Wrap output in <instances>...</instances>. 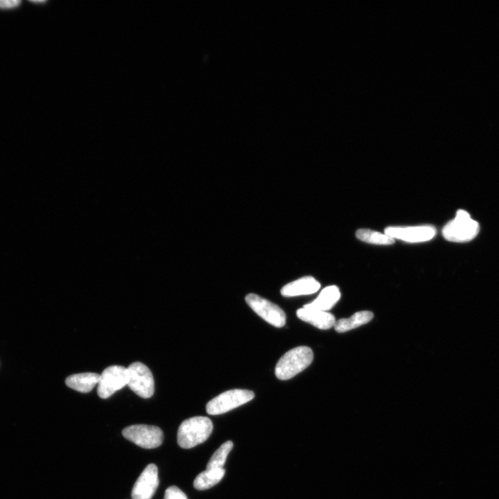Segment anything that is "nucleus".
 <instances>
[{
  "mask_svg": "<svg viewBox=\"0 0 499 499\" xmlns=\"http://www.w3.org/2000/svg\"><path fill=\"white\" fill-rule=\"evenodd\" d=\"M358 240L368 244L376 245H392L395 240L385 233L370 229H359L356 233Z\"/></svg>",
  "mask_w": 499,
  "mask_h": 499,
  "instance_id": "obj_17",
  "label": "nucleus"
},
{
  "mask_svg": "<svg viewBox=\"0 0 499 499\" xmlns=\"http://www.w3.org/2000/svg\"><path fill=\"white\" fill-rule=\"evenodd\" d=\"M246 302L258 316L272 326L285 325L286 314L279 306L254 294H248Z\"/></svg>",
  "mask_w": 499,
  "mask_h": 499,
  "instance_id": "obj_8",
  "label": "nucleus"
},
{
  "mask_svg": "<svg viewBox=\"0 0 499 499\" xmlns=\"http://www.w3.org/2000/svg\"><path fill=\"white\" fill-rule=\"evenodd\" d=\"M384 233L393 239L409 243H421L431 240L436 235V229L428 225L417 227H391Z\"/></svg>",
  "mask_w": 499,
  "mask_h": 499,
  "instance_id": "obj_9",
  "label": "nucleus"
},
{
  "mask_svg": "<svg viewBox=\"0 0 499 499\" xmlns=\"http://www.w3.org/2000/svg\"><path fill=\"white\" fill-rule=\"evenodd\" d=\"M341 292L338 287L333 285L322 290L318 297L311 303L304 305V308L322 311L332 309L340 300Z\"/></svg>",
  "mask_w": 499,
  "mask_h": 499,
  "instance_id": "obj_13",
  "label": "nucleus"
},
{
  "mask_svg": "<svg viewBox=\"0 0 499 499\" xmlns=\"http://www.w3.org/2000/svg\"><path fill=\"white\" fill-rule=\"evenodd\" d=\"M123 434L126 439L144 449L157 448L164 439L162 431L155 426L132 425L125 428Z\"/></svg>",
  "mask_w": 499,
  "mask_h": 499,
  "instance_id": "obj_7",
  "label": "nucleus"
},
{
  "mask_svg": "<svg viewBox=\"0 0 499 499\" xmlns=\"http://www.w3.org/2000/svg\"><path fill=\"white\" fill-rule=\"evenodd\" d=\"M313 360L314 353L310 348H296L287 352L277 362L275 375L281 380H289L308 368Z\"/></svg>",
  "mask_w": 499,
  "mask_h": 499,
  "instance_id": "obj_2",
  "label": "nucleus"
},
{
  "mask_svg": "<svg viewBox=\"0 0 499 499\" xmlns=\"http://www.w3.org/2000/svg\"><path fill=\"white\" fill-rule=\"evenodd\" d=\"M213 431V424L207 417L198 416L182 422L178 431V444L183 449H192L205 442Z\"/></svg>",
  "mask_w": 499,
  "mask_h": 499,
  "instance_id": "obj_1",
  "label": "nucleus"
},
{
  "mask_svg": "<svg viewBox=\"0 0 499 499\" xmlns=\"http://www.w3.org/2000/svg\"><path fill=\"white\" fill-rule=\"evenodd\" d=\"M164 499H188V498L178 487L171 486L165 491Z\"/></svg>",
  "mask_w": 499,
  "mask_h": 499,
  "instance_id": "obj_19",
  "label": "nucleus"
},
{
  "mask_svg": "<svg viewBox=\"0 0 499 499\" xmlns=\"http://www.w3.org/2000/svg\"><path fill=\"white\" fill-rule=\"evenodd\" d=\"M225 474L224 468L206 470L197 476L194 481V487L198 490L208 489L223 479Z\"/></svg>",
  "mask_w": 499,
  "mask_h": 499,
  "instance_id": "obj_16",
  "label": "nucleus"
},
{
  "mask_svg": "<svg viewBox=\"0 0 499 499\" xmlns=\"http://www.w3.org/2000/svg\"><path fill=\"white\" fill-rule=\"evenodd\" d=\"M159 481L158 470L155 465H149L142 472L132 490L133 499H151Z\"/></svg>",
  "mask_w": 499,
  "mask_h": 499,
  "instance_id": "obj_10",
  "label": "nucleus"
},
{
  "mask_svg": "<svg viewBox=\"0 0 499 499\" xmlns=\"http://www.w3.org/2000/svg\"><path fill=\"white\" fill-rule=\"evenodd\" d=\"M234 444L232 441H227L223 444L212 455L207 465V470L224 468L227 458L233 450Z\"/></svg>",
  "mask_w": 499,
  "mask_h": 499,
  "instance_id": "obj_18",
  "label": "nucleus"
},
{
  "mask_svg": "<svg viewBox=\"0 0 499 499\" xmlns=\"http://www.w3.org/2000/svg\"><path fill=\"white\" fill-rule=\"evenodd\" d=\"M320 287L313 277H304L285 285L281 290V294L286 298L310 295L316 293Z\"/></svg>",
  "mask_w": 499,
  "mask_h": 499,
  "instance_id": "obj_12",
  "label": "nucleus"
},
{
  "mask_svg": "<svg viewBox=\"0 0 499 499\" xmlns=\"http://www.w3.org/2000/svg\"><path fill=\"white\" fill-rule=\"evenodd\" d=\"M254 398L255 394L248 390H231L209 401L206 406V411L211 415L225 414L249 402Z\"/></svg>",
  "mask_w": 499,
  "mask_h": 499,
  "instance_id": "obj_4",
  "label": "nucleus"
},
{
  "mask_svg": "<svg viewBox=\"0 0 499 499\" xmlns=\"http://www.w3.org/2000/svg\"><path fill=\"white\" fill-rule=\"evenodd\" d=\"M297 316L300 320L310 323L320 329H329L335 327L336 318L334 315L327 312L316 309L302 308L296 312Z\"/></svg>",
  "mask_w": 499,
  "mask_h": 499,
  "instance_id": "obj_11",
  "label": "nucleus"
},
{
  "mask_svg": "<svg viewBox=\"0 0 499 499\" xmlns=\"http://www.w3.org/2000/svg\"><path fill=\"white\" fill-rule=\"evenodd\" d=\"M479 231L478 222L465 210H459L456 217L444 227L442 235L451 242H468L476 237Z\"/></svg>",
  "mask_w": 499,
  "mask_h": 499,
  "instance_id": "obj_3",
  "label": "nucleus"
},
{
  "mask_svg": "<svg viewBox=\"0 0 499 499\" xmlns=\"http://www.w3.org/2000/svg\"><path fill=\"white\" fill-rule=\"evenodd\" d=\"M373 317L374 314L371 311H359L349 318H342L337 321L335 328L337 332H346L368 323Z\"/></svg>",
  "mask_w": 499,
  "mask_h": 499,
  "instance_id": "obj_15",
  "label": "nucleus"
},
{
  "mask_svg": "<svg viewBox=\"0 0 499 499\" xmlns=\"http://www.w3.org/2000/svg\"><path fill=\"white\" fill-rule=\"evenodd\" d=\"M128 369V386L144 399L151 398L155 392V382L149 368L140 362L131 364Z\"/></svg>",
  "mask_w": 499,
  "mask_h": 499,
  "instance_id": "obj_5",
  "label": "nucleus"
},
{
  "mask_svg": "<svg viewBox=\"0 0 499 499\" xmlns=\"http://www.w3.org/2000/svg\"><path fill=\"white\" fill-rule=\"evenodd\" d=\"M99 379L100 375L96 373L76 374L69 376L66 380V383L75 391L88 394L99 383Z\"/></svg>",
  "mask_w": 499,
  "mask_h": 499,
  "instance_id": "obj_14",
  "label": "nucleus"
},
{
  "mask_svg": "<svg viewBox=\"0 0 499 499\" xmlns=\"http://www.w3.org/2000/svg\"><path fill=\"white\" fill-rule=\"evenodd\" d=\"M128 385V369L121 366L107 368L100 375L97 394L100 398L107 399Z\"/></svg>",
  "mask_w": 499,
  "mask_h": 499,
  "instance_id": "obj_6",
  "label": "nucleus"
},
{
  "mask_svg": "<svg viewBox=\"0 0 499 499\" xmlns=\"http://www.w3.org/2000/svg\"><path fill=\"white\" fill-rule=\"evenodd\" d=\"M21 4V1H18V0H6V1L0 0V10H12L16 8Z\"/></svg>",
  "mask_w": 499,
  "mask_h": 499,
  "instance_id": "obj_20",
  "label": "nucleus"
}]
</instances>
